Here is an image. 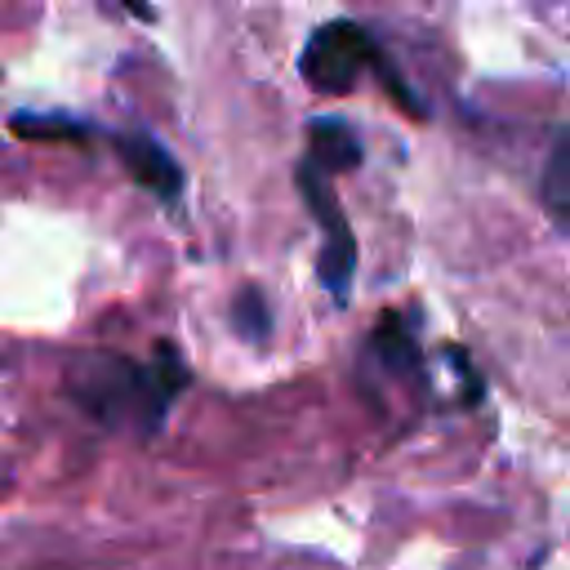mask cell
I'll return each mask as SVG.
<instances>
[{
    "label": "cell",
    "mask_w": 570,
    "mask_h": 570,
    "mask_svg": "<svg viewBox=\"0 0 570 570\" xmlns=\"http://www.w3.org/2000/svg\"><path fill=\"white\" fill-rule=\"evenodd\" d=\"M71 396L107 428L138 423V432H156L174 405V396L187 387V365L165 343L156 347L151 365H134L116 352H80L67 374Z\"/></svg>",
    "instance_id": "6da1fadb"
},
{
    "label": "cell",
    "mask_w": 570,
    "mask_h": 570,
    "mask_svg": "<svg viewBox=\"0 0 570 570\" xmlns=\"http://www.w3.org/2000/svg\"><path fill=\"white\" fill-rule=\"evenodd\" d=\"M374 58H379V40L361 22L330 18V22H321L307 36L303 58H298V71H303V80L316 94L338 98V94H352L365 71H374Z\"/></svg>",
    "instance_id": "7a4b0ae2"
},
{
    "label": "cell",
    "mask_w": 570,
    "mask_h": 570,
    "mask_svg": "<svg viewBox=\"0 0 570 570\" xmlns=\"http://www.w3.org/2000/svg\"><path fill=\"white\" fill-rule=\"evenodd\" d=\"M294 183H298V196L303 205L312 209L316 227H321V258H316V276L321 285L343 303L347 289H352V276H356V236H352V223L330 187V174L312 160H298L294 169Z\"/></svg>",
    "instance_id": "3957f363"
},
{
    "label": "cell",
    "mask_w": 570,
    "mask_h": 570,
    "mask_svg": "<svg viewBox=\"0 0 570 570\" xmlns=\"http://www.w3.org/2000/svg\"><path fill=\"white\" fill-rule=\"evenodd\" d=\"M111 142H116V156L125 160V169L134 174L138 187H147L160 200L183 196V165L174 160V151L160 138H151L147 129H120V134H111Z\"/></svg>",
    "instance_id": "277c9868"
},
{
    "label": "cell",
    "mask_w": 570,
    "mask_h": 570,
    "mask_svg": "<svg viewBox=\"0 0 570 570\" xmlns=\"http://www.w3.org/2000/svg\"><path fill=\"white\" fill-rule=\"evenodd\" d=\"M361 138L347 120L338 116H316L307 120V160L321 165L325 174H352L361 169Z\"/></svg>",
    "instance_id": "5b68a950"
},
{
    "label": "cell",
    "mask_w": 570,
    "mask_h": 570,
    "mask_svg": "<svg viewBox=\"0 0 570 570\" xmlns=\"http://www.w3.org/2000/svg\"><path fill=\"white\" fill-rule=\"evenodd\" d=\"M539 205H543L548 223L561 236H570V125H561L548 147V160L539 174Z\"/></svg>",
    "instance_id": "8992f818"
},
{
    "label": "cell",
    "mask_w": 570,
    "mask_h": 570,
    "mask_svg": "<svg viewBox=\"0 0 570 570\" xmlns=\"http://www.w3.org/2000/svg\"><path fill=\"white\" fill-rule=\"evenodd\" d=\"M9 134L27 138V142H85L94 134V125L71 111H13Z\"/></svg>",
    "instance_id": "52a82bcc"
},
{
    "label": "cell",
    "mask_w": 570,
    "mask_h": 570,
    "mask_svg": "<svg viewBox=\"0 0 570 570\" xmlns=\"http://www.w3.org/2000/svg\"><path fill=\"white\" fill-rule=\"evenodd\" d=\"M370 356H374L379 365L396 370V374H410V370L419 365V343H414V330H410L401 316H387V321L374 330V338H370Z\"/></svg>",
    "instance_id": "ba28073f"
},
{
    "label": "cell",
    "mask_w": 570,
    "mask_h": 570,
    "mask_svg": "<svg viewBox=\"0 0 570 570\" xmlns=\"http://www.w3.org/2000/svg\"><path fill=\"white\" fill-rule=\"evenodd\" d=\"M232 330L245 338V343H263L267 330H272V312H267V298L245 285L236 298H232Z\"/></svg>",
    "instance_id": "9c48e42d"
},
{
    "label": "cell",
    "mask_w": 570,
    "mask_h": 570,
    "mask_svg": "<svg viewBox=\"0 0 570 570\" xmlns=\"http://www.w3.org/2000/svg\"><path fill=\"white\" fill-rule=\"evenodd\" d=\"M120 4H125L134 18H142V22H156V4H151V0H120Z\"/></svg>",
    "instance_id": "30bf717a"
}]
</instances>
